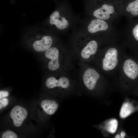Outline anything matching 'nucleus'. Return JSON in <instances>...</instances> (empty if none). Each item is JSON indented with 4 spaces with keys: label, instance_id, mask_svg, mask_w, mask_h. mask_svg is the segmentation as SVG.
<instances>
[{
    "label": "nucleus",
    "instance_id": "obj_9",
    "mask_svg": "<svg viewBox=\"0 0 138 138\" xmlns=\"http://www.w3.org/2000/svg\"><path fill=\"white\" fill-rule=\"evenodd\" d=\"M126 24L121 30L125 45L130 48L138 46V18L127 19Z\"/></svg>",
    "mask_w": 138,
    "mask_h": 138
},
{
    "label": "nucleus",
    "instance_id": "obj_6",
    "mask_svg": "<svg viewBox=\"0 0 138 138\" xmlns=\"http://www.w3.org/2000/svg\"><path fill=\"white\" fill-rule=\"evenodd\" d=\"M69 73H55L49 76L45 83L48 89L56 91L60 97H64L73 89L74 83Z\"/></svg>",
    "mask_w": 138,
    "mask_h": 138
},
{
    "label": "nucleus",
    "instance_id": "obj_4",
    "mask_svg": "<svg viewBox=\"0 0 138 138\" xmlns=\"http://www.w3.org/2000/svg\"><path fill=\"white\" fill-rule=\"evenodd\" d=\"M48 70L55 73H69L72 68L71 56L62 47L52 46L44 52Z\"/></svg>",
    "mask_w": 138,
    "mask_h": 138
},
{
    "label": "nucleus",
    "instance_id": "obj_14",
    "mask_svg": "<svg viewBox=\"0 0 138 138\" xmlns=\"http://www.w3.org/2000/svg\"><path fill=\"white\" fill-rule=\"evenodd\" d=\"M43 111L47 114L52 115L57 110L59 105L55 101L46 99L43 100L41 103Z\"/></svg>",
    "mask_w": 138,
    "mask_h": 138
},
{
    "label": "nucleus",
    "instance_id": "obj_13",
    "mask_svg": "<svg viewBox=\"0 0 138 138\" xmlns=\"http://www.w3.org/2000/svg\"><path fill=\"white\" fill-rule=\"evenodd\" d=\"M123 70L125 76L132 79H134L138 75V65L130 59L125 60L123 63Z\"/></svg>",
    "mask_w": 138,
    "mask_h": 138
},
{
    "label": "nucleus",
    "instance_id": "obj_19",
    "mask_svg": "<svg viewBox=\"0 0 138 138\" xmlns=\"http://www.w3.org/2000/svg\"><path fill=\"white\" fill-rule=\"evenodd\" d=\"M9 94L8 92L7 91L1 90L0 91V99H2L8 96Z\"/></svg>",
    "mask_w": 138,
    "mask_h": 138
},
{
    "label": "nucleus",
    "instance_id": "obj_18",
    "mask_svg": "<svg viewBox=\"0 0 138 138\" xmlns=\"http://www.w3.org/2000/svg\"><path fill=\"white\" fill-rule=\"evenodd\" d=\"M9 100L7 98H2L0 100V109H1L8 104Z\"/></svg>",
    "mask_w": 138,
    "mask_h": 138
},
{
    "label": "nucleus",
    "instance_id": "obj_16",
    "mask_svg": "<svg viewBox=\"0 0 138 138\" xmlns=\"http://www.w3.org/2000/svg\"><path fill=\"white\" fill-rule=\"evenodd\" d=\"M118 124V122L116 119H111L108 122L107 124V129L110 133L113 134L116 131Z\"/></svg>",
    "mask_w": 138,
    "mask_h": 138
},
{
    "label": "nucleus",
    "instance_id": "obj_15",
    "mask_svg": "<svg viewBox=\"0 0 138 138\" xmlns=\"http://www.w3.org/2000/svg\"><path fill=\"white\" fill-rule=\"evenodd\" d=\"M134 108L132 104L129 102H126L122 105L120 113V117L124 118L130 115L134 111Z\"/></svg>",
    "mask_w": 138,
    "mask_h": 138
},
{
    "label": "nucleus",
    "instance_id": "obj_2",
    "mask_svg": "<svg viewBox=\"0 0 138 138\" xmlns=\"http://www.w3.org/2000/svg\"><path fill=\"white\" fill-rule=\"evenodd\" d=\"M90 17L109 21L115 24L120 17L111 0H83Z\"/></svg>",
    "mask_w": 138,
    "mask_h": 138
},
{
    "label": "nucleus",
    "instance_id": "obj_11",
    "mask_svg": "<svg viewBox=\"0 0 138 138\" xmlns=\"http://www.w3.org/2000/svg\"><path fill=\"white\" fill-rule=\"evenodd\" d=\"M58 3L59 9L55 11L51 14L49 22L52 26L57 29L63 30L68 27L69 20L68 17L61 12V1Z\"/></svg>",
    "mask_w": 138,
    "mask_h": 138
},
{
    "label": "nucleus",
    "instance_id": "obj_20",
    "mask_svg": "<svg viewBox=\"0 0 138 138\" xmlns=\"http://www.w3.org/2000/svg\"><path fill=\"white\" fill-rule=\"evenodd\" d=\"M121 136V138H124L125 137L126 134L124 131H122L120 133Z\"/></svg>",
    "mask_w": 138,
    "mask_h": 138
},
{
    "label": "nucleus",
    "instance_id": "obj_8",
    "mask_svg": "<svg viewBox=\"0 0 138 138\" xmlns=\"http://www.w3.org/2000/svg\"><path fill=\"white\" fill-rule=\"evenodd\" d=\"M120 17L127 19L138 18V0H111Z\"/></svg>",
    "mask_w": 138,
    "mask_h": 138
},
{
    "label": "nucleus",
    "instance_id": "obj_5",
    "mask_svg": "<svg viewBox=\"0 0 138 138\" xmlns=\"http://www.w3.org/2000/svg\"><path fill=\"white\" fill-rule=\"evenodd\" d=\"M79 63L78 77L80 85L86 91H96L101 80V75L97 70L87 63Z\"/></svg>",
    "mask_w": 138,
    "mask_h": 138
},
{
    "label": "nucleus",
    "instance_id": "obj_12",
    "mask_svg": "<svg viewBox=\"0 0 138 138\" xmlns=\"http://www.w3.org/2000/svg\"><path fill=\"white\" fill-rule=\"evenodd\" d=\"M27 115L26 110L19 106H15L10 113V117L13 120L14 125L16 127H19L21 125Z\"/></svg>",
    "mask_w": 138,
    "mask_h": 138
},
{
    "label": "nucleus",
    "instance_id": "obj_17",
    "mask_svg": "<svg viewBox=\"0 0 138 138\" xmlns=\"http://www.w3.org/2000/svg\"><path fill=\"white\" fill-rule=\"evenodd\" d=\"M16 134L12 131L8 130L5 132L3 134L2 138H17Z\"/></svg>",
    "mask_w": 138,
    "mask_h": 138
},
{
    "label": "nucleus",
    "instance_id": "obj_10",
    "mask_svg": "<svg viewBox=\"0 0 138 138\" xmlns=\"http://www.w3.org/2000/svg\"><path fill=\"white\" fill-rule=\"evenodd\" d=\"M39 31V34L35 35L32 41V47L36 51L44 52L52 47L53 42V38L49 34Z\"/></svg>",
    "mask_w": 138,
    "mask_h": 138
},
{
    "label": "nucleus",
    "instance_id": "obj_21",
    "mask_svg": "<svg viewBox=\"0 0 138 138\" xmlns=\"http://www.w3.org/2000/svg\"><path fill=\"white\" fill-rule=\"evenodd\" d=\"M115 138H121V136L119 134H118L116 136Z\"/></svg>",
    "mask_w": 138,
    "mask_h": 138
},
{
    "label": "nucleus",
    "instance_id": "obj_7",
    "mask_svg": "<svg viewBox=\"0 0 138 138\" xmlns=\"http://www.w3.org/2000/svg\"><path fill=\"white\" fill-rule=\"evenodd\" d=\"M107 45L101 51L104 53L102 57L99 61V65L105 71H108L114 69L118 62V54L121 47L116 43Z\"/></svg>",
    "mask_w": 138,
    "mask_h": 138
},
{
    "label": "nucleus",
    "instance_id": "obj_3",
    "mask_svg": "<svg viewBox=\"0 0 138 138\" xmlns=\"http://www.w3.org/2000/svg\"><path fill=\"white\" fill-rule=\"evenodd\" d=\"M101 46L97 40L84 32L74 38L73 46V53L80 62L87 63L94 59Z\"/></svg>",
    "mask_w": 138,
    "mask_h": 138
},
{
    "label": "nucleus",
    "instance_id": "obj_1",
    "mask_svg": "<svg viewBox=\"0 0 138 138\" xmlns=\"http://www.w3.org/2000/svg\"><path fill=\"white\" fill-rule=\"evenodd\" d=\"M90 17L86 25L85 32L101 45L116 43L122 37L121 30L114 24L108 21Z\"/></svg>",
    "mask_w": 138,
    "mask_h": 138
}]
</instances>
